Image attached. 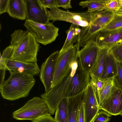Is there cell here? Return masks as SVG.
<instances>
[{"instance_id": "6da1fadb", "label": "cell", "mask_w": 122, "mask_h": 122, "mask_svg": "<svg viewBox=\"0 0 122 122\" xmlns=\"http://www.w3.org/2000/svg\"><path fill=\"white\" fill-rule=\"evenodd\" d=\"M13 50L10 58L28 63H37L39 45L27 30H15L10 35Z\"/></svg>"}, {"instance_id": "7a4b0ae2", "label": "cell", "mask_w": 122, "mask_h": 122, "mask_svg": "<svg viewBox=\"0 0 122 122\" xmlns=\"http://www.w3.org/2000/svg\"><path fill=\"white\" fill-rule=\"evenodd\" d=\"M9 71L10 75L9 78L0 83L1 96L4 99L11 101L27 96L35 84L34 76Z\"/></svg>"}, {"instance_id": "3957f363", "label": "cell", "mask_w": 122, "mask_h": 122, "mask_svg": "<svg viewBox=\"0 0 122 122\" xmlns=\"http://www.w3.org/2000/svg\"><path fill=\"white\" fill-rule=\"evenodd\" d=\"M78 66V59L72 65L71 71L58 84L51 89L47 93L41 94V96L46 102L50 115H53L61 101L67 97L71 80Z\"/></svg>"}, {"instance_id": "277c9868", "label": "cell", "mask_w": 122, "mask_h": 122, "mask_svg": "<svg viewBox=\"0 0 122 122\" xmlns=\"http://www.w3.org/2000/svg\"><path fill=\"white\" fill-rule=\"evenodd\" d=\"M79 48L76 44L64 51H59L51 89L60 83L70 72L72 65L78 59Z\"/></svg>"}, {"instance_id": "5b68a950", "label": "cell", "mask_w": 122, "mask_h": 122, "mask_svg": "<svg viewBox=\"0 0 122 122\" xmlns=\"http://www.w3.org/2000/svg\"><path fill=\"white\" fill-rule=\"evenodd\" d=\"M50 115L48 106L41 98L35 97L13 113V117L19 120L31 121L45 115Z\"/></svg>"}, {"instance_id": "8992f818", "label": "cell", "mask_w": 122, "mask_h": 122, "mask_svg": "<svg viewBox=\"0 0 122 122\" xmlns=\"http://www.w3.org/2000/svg\"><path fill=\"white\" fill-rule=\"evenodd\" d=\"M24 25L38 43L44 45L54 41L58 35L59 28L50 22L43 24L26 19Z\"/></svg>"}, {"instance_id": "52a82bcc", "label": "cell", "mask_w": 122, "mask_h": 122, "mask_svg": "<svg viewBox=\"0 0 122 122\" xmlns=\"http://www.w3.org/2000/svg\"><path fill=\"white\" fill-rule=\"evenodd\" d=\"M47 9L49 20L53 22L60 21L71 23L82 27L88 26L91 21L90 13L87 11L81 13H73L62 10L54 7Z\"/></svg>"}, {"instance_id": "ba28073f", "label": "cell", "mask_w": 122, "mask_h": 122, "mask_svg": "<svg viewBox=\"0 0 122 122\" xmlns=\"http://www.w3.org/2000/svg\"><path fill=\"white\" fill-rule=\"evenodd\" d=\"M99 49L94 40L90 41L79 51L78 65L90 72L96 60Z\"/></svg>"}, {"instance_id": "9c48e42d", "label": "cell", "mask_w": 122, "mask_h": 122, "mask_svg": "<svg viewBox=\"0 0 122 122\" xmlns=\"http://www.w3.org/2000/svg\"><path fill=\"white\" fill-rule=\"evenodd\" d=\"M59 51H57L51 54L42 64L40 69L39 76L43 83L45 92L51 89L55 69Z\"/></svg>"}, {"instance_id": "30bf717a", "label": "cell", "mask_w": 122, "mask_h": 122, "mask_svg": "<svg viewBox=\"0 0 122 122\" xmlns=\"http://www.w3.org/2000/svg\"><path fill=\"white\" fill-rule=\"evenodd\" d=\"M84 104L85 122H92L100 110L95 89L91 80L85 90Z\"/></svg>"}, {"instance_id": "8fae6325", "label": "cell", "mask_w": 122, "mask_h": 122, "mask_svg": "<svg viewBox=\"0 0 122 122\" xmlns=\"http://www.w3.org/2000/svg\"><path fill=\"white\" fill-rule=\"evenodd\" d=\"M26 10V19L41 24L49 22L47 9L39 0H25Z\"/></svg>"}, {"instance_id": "7c38bea8", "label": "cell", "mask_w": 122, "mask_h": 122, "mask_svg": "<svg viewBox=\"0 0 122 122\" xmlns=\"http://www.w3.org/2000/svg\"><path fill=\"white\" fill-rule=\"evenodd\" d=\"M89 72L85 70L78 64V66L72 78L67 97L76 95L86 89L91 80Z\"/></svg>"}, {"instance_id": "4fadbf2b", "label": "cell", "mask_w": 122, "mask_h": 122, "mask_svg": "<svg viewBox=\"0 0 122 122\" xmlns=\"http://www.w3.org/2000/svg\"><path fill=\"white\" fill-rule=\"evenodd\" d=\"M100 48H110L122 43V28L115 30L106 31L102 30L93 40Z\"/></svg>"}, {"instance_id": "5bb4252c", "label": "cell", "mask_w": 122, "mask_h": 122, "mask_svg": "<svg viewBox=\"0 0 122 122\" xmlns=\"http://www.w3.org/2000/svg\"><path fill=\"white\" fill-rule=\"evenodd\" d=\"M99 108L112 116L121 115L122 113V89L118 87Z\"/></svg>"}, {"instance_id": "9a60e30c", "label": "cell", "mask_w": 122, "mask_h": 122, "mask_svg": "<svg viewBox=\"0 0 122 122\" xmlns=\"http://www.w3.org/2000/svg\"><path fill=\"white\" fill-rule=\"evenodd\" d=\"M6 71L27 74L33 76L40 73V69L37 63H28L10 58L7 60Z\"/></svg>"}, {"instance_id": "2e32d148", "label": "cell", "mask_w": 122, "mask_h": 122, "mask_svg": "<svg viewBox=\"0 0 122 122\" xmlns=\"http://www.w3.org/2000/svg\"><path fill=\"white\" fill-rule=\"evenodd\" d=\"M104 28L101 25L93 24L91 22L88 26L82 27L77 41L78 46L79 47H84L90 41L93 40Z\"/></svg>"}, {"instance_id": "e0dca14e", "label": "cell", "mask_w": 122, "mask_h": 122, "mask_svg": "<svg viewBox=\"0 0 122 122\" xmlns=\"http://www.w3.org/2000/svg\"><path fill=\"white\" fill-rule=\"evenodd\" d=\"M7 12L15 19L22 20L26 19L25 0H9Z\"/></svg>"}, {"instance_id": "ac0fdd59", "label": "cell", "mask_w": 122, "mask_h": 122, "mask_svg": "<svg viewBox=\"0 0 122 122\" xmlns=\"http://www.w3.org/2000/svg\"><path fill=\"white\" fill-rule=\"evenodd\" d=\"M85 91L75 96L67 97L68 122H77L79 106L84 99Z\"/></svg>"}, {"instance_id": "d6986e66", "label": "cell", "mask_w": 122, "mask_h": 122, "mask_svg": "<svg viewBox=\"0 0 122 122\" xmlns=\"http://www.w3.org/2000/svg\"><path fill=\"white\" fill-rule=\"evenodd\" d=\"M110 48L107 47L100 48L96 60L90 71V76L101 78L103 71L105 59Z\"/></svg>"}, {"instance_id": "ffe728a7", "label": "cell", "mask_w": 122, "mask_h": 122, "mask_svg": "<svg viewBox=\"0 0 122 122\" xmlns=\"http://www.w3.org/2000/svg\"><path fill=\"white\" fill-rule=\"evenodd\" d=\"M117 62L110 49L105 59L103 71L100 79L105 80L116 76L118 74Z\"/></svg>"}, {"instance_id": "44dd1931", "label": "cell", "mask_w": 122, "mask_h": 122, "mask_svg": "<svg viewBox=\"0 0 122 122\" xmlns=\"http://www.w3.org/2000/svg\"><path fill=\"white\" fill-rule=\"evenodd\" d=\"M90 14L91 23L104 27L111 20L115 14L112 11L104 9L92 12Z\"/></svg>"}, {"instance_id": "7402d4cb", "label": "cell", "mask_w": 122, "mask_h": 122, "mask_svg": "<svg viewBox=\"0 0 122 122\" xmlns=\"http://www.w3.org/2000/svg\"><path fill=\"white\" fill-rule=\"evenodd\" d=\"M117 87L114 81V78L106 80L104 86L96 95L99 107Z\"/></svg>"}, {"instance_id": "603a6c76", "label": "cell", "mask_w": 122, "mask_h": 122, "mask_svg": "<svg viewBox=\"0 0 122 122\" xmlns=\"http://www.w3.org/2000/svg\"><path fill=\"white\" fill-rule=\"evenodd\" d=\"M79 26L71 24L69 29L66 32L67 37L60 51H64L73 46L74 44L77 41L79 35L81 30Z\"/></svg>"}, {"instance_id": "cb8c5ba5", "label": "cell", "mask_w": 122, "mask_h": 122, "mask_svg": "<svg viewBox=\"0 0 122 122\" xmlns=\"http://www.w3.org/2000/svg\"><path fill=\"white\" fill-rule=\"evenodd\" d=\"M107 0H88L82 1L79 3V5L82 8L87 7V11L91 13L96 11H99L105 9Z\"/></svg>"}, {"instance_id": "d4e9b609", "label": "cell", "mask_w": 122, "mask_h": 122, "mask_svg": "<svg viewBox=\"0 0 122 122\" xmlns=\"http://www.w3.org/2000/svg\"><path fill=\"white\" fill-rule=\"evenodd\" d=\"M67 102V97L64 98L58 106L54 118L56 122H68Z\"/></svg>"}, {"instance_id": "484cf974", "label": "cell", "mask_w": 122, "mask_h": 122, "mask_svg": "<svg viewBox=\"0 0 122 122\" xmlns=\"http://www.w3.org/2000/svg\"><path fill=\"white\" fill-rule=\"evenodd\" d=\"M122 28V15L115 14L111 20L102 30L109 31Z\"/></svg>"}, {"instance_id": "4316f807", "label": "cell", "mask_w": 122, "mask_h": 122, "mask_svg": "<svg viewBox=\"0 0 122 122\" xmlns=\"http://www.w3.org/2000/svg\"><path fill=\"white\" fill-rule=\"evenodd\" d=\"M110 50L117 62H122V43L111 47Z\"/></svg>"}, {"instance_id": "83f0119b", "label": "cell", "mask_w": 122, "mask_h": 122, "mask_svg": "<svg viewBox=\"0 0 122 122\" xmlns=\"http://www.w3.org/2000/svg\"><path fill=\"white\" fill-rule=\"evenodd\" d=\"M111 116L106 112L102 110L99 111L92 122H107L110 120Z\"/></svg>"}, {"instance_id": "f1b7e54d", "label": "cell", "mask_w": 122, "mask_h": 122, "mask_svg": "<svg viewBox=\"0 0 122 122\" xmlns=\"http://www.w3.org/2000/svg\"><path fill=\"white\" fill-rule=\"evenodd\" d=\"M117 63L118 74L114 77V80L117 86L122 89V62Z\"/></svg>"}, {"instance_id": "f546056e", "label": "cell", "mask_w": 122, "mask_h": 122, "mask_svg": "<svg viewBox=\"0 0 122 122\" xmlns=\"http://www.w3.org/2000/svg\"><path fill=\"white\" fill-rule=\"evenodd\" d=\"M84 100V99L81 102L79 106L78 112L77 122H85Z\"/></svg>"}, {"instance_id": "4dcf8cb0", "label": "cell", "mask_w": 122, "mask_h": 122, "mask_svg": "<svg viewBox=\"0 0 122 122\" xmlns=\"http://www.w3.org/2000/svg\"><path fill=\"white\" fill-rule=\"evenodd\" d=\"M118 6V0H107L105 9L112 11L114 13Z\"/></svg>"}, {"instance_id": "1f68e13d", "label": "cell", "mask_w": 122, "mask_h": 122, "mask_svg": "<svg viewBox=\"0 0 122 122\" xmlns=\"http://www.w3.org/2000/svg\"><path fill=\"white\" fill-rule=\"evenodd\" d=\"M71 0H55L56 6L58 8L62 7L65 9L71 8Z\"/></svg>"}, {"instance_id": "d6a6232c", "label": "cell", "mask_w": 122, "mask_h": 122, "mask_svg": "<svg viewBox=\"0 0 122 122\" xmlns=\"http://www.w3.org/2000/svg\"><path fill=\"white\" fill-rule=\"evenodd\" d=\"M32 122H56L54 118L50 115L41 116L32 121Z\"/></svg>"}, {"instance_id": "836d02e7", "label": "cell", "mask_w": 122, "mask_h": 122, "mask_svg": "<svg viewBox=\"0 0 122 122\" xmlns=\"http://www.w3.org/2000/svg\"><path fill=\"white\" fill-rule=\"evenodd\" d=\"M46 8L49 9L56 6L55 0H39Z\"/></svg>"}, {"instance_id": "e575fe53", "label": "cell", "mask_w": 122, "mask_h": 122, "mask_svg": "<svg viewBox=\"0 0 122 122\" xmlns=\"http://www.w3.org/2000/svg\"><path fill=\"white\" fill-rule=\"evenodd\" d=\"M9 0H0V14L7 12Z\"/></svg>"}, {"instance_id": "d590c367", "label": "cell", "mask_w": 122, "mask_h": 122, "mask_svg": "<svg viewBox=\"0 0 122 122\" xmlns=\"http://www.w3.org/2000/svg\"><path fill=\"white\" fill-rule=\"evenodd\" d=\"M118 6L114 14L122 15V0H118Z\"/></svg>"}, {"instance_id": "8d00e7d4", "label": "cell", "mask_w": 122, "mask_h": 122, "mask_svg": "<svg viewBox=\"0 0 122 122\" xmlns=\"http://www.w3.org/2000/svg\"><path fill=\"white\" fill-rule=\"evenodd\" d=\"M121 116L122 117V113L121 114Z\"/></svg>"}, {"instance_id": "74e56055", "label": "cell", "mask_w": 122, "mask_h": 122, "mask_svg": "<svg viewBox=\"0 0 122 122\" xmlns=\"http://www.w3.org/2000/svg\"></svg>"}]
</instances>
